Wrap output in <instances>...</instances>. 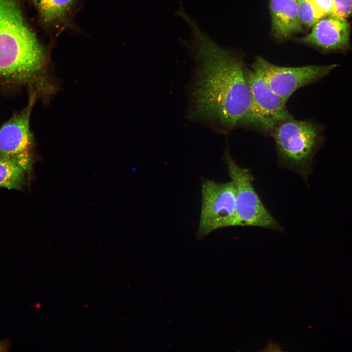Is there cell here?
I'll return each instance as SVG.
<instances>
[{"label":"cell","instance_id":"obj_1","mask_svg":"<svg viewBox=\"0 0 352 352\" xmlns=\"http://www.w3.org/2000/svg\"><path fill=\"white\" fill-rule=\"evenodd\" d=\"M190 29L182 44L196 67L190 90V117L227 133L237 128L253 129L251 100L243 60L215 43L187 14Z\"/></svg>","mask_w":352,"mask_h":352},{"label":"cell","instance_id":"obj_2","mask_svg":"<svg viewBox=\"0 0 352 352\" xmlns=\"http://www.w3.org/2000/svg\"><path fill=\"white\" fill-rule=\"evenodd\" d=\"M48 52L23 16L20 0H0V80L44 92L54 83Z\"/></svg>","mask_w":352,"mask_h":352},{"label":"cell","instance_id":"obj_3","mask_svg":"<svg viewBox=\"0 0 352 352\" xmlns=\"http://www.w3.org/2000/svg\"><path fill=\"white\" fill-rule=\"evenodd\" d=\"M323 132L322 126L310 119L293 117L279 123L269 134L275 142L278 165L307 181L313 158L323 141Z\"/></svg>","mask_w":352,"mask_h":352},{"label":"cell","instance_id":"obj_4","mask_svg":"<svg viewBox=\"0 0 352 352\" xmlns=\"http://www.w3.org/2000/svg\"><path fill=\"white\" fill-rule=\"evenodd\" d=\"M224 161L236 189L235 226H256L282 231V226L265 208L253 185L249 169L239 166L226 150Z\"/></svg>","mask_w":352,"mask_h":352},{"label":"cell","instance_id":"obj_5","mask_svg":"<svg viewBox=\"0 0 352 352\" xmlns=\"http://www.w3.org/2000/svg\"><path fill=\"white\" fill-rule=\"evenodd\" d=\"M337 65L287 67L273 64L261 56L251 65L272 90L285 102L298 89L316 83L327 76Z\"/></svg>","mask_w":352,"mask_h":352},{"label":"cell","instance_id":"obj_6","mask_svg":"<svg viewBox=\"0 0 352 352\" xmlns=\"http://www.w3.org/2000/svg\"><path fill=\"white\" fill-rule=\"evenodd\" d=\"M236 189L230 181L201 183V206L197 238L200 239L221 228L235 226Z\"/></svg>","mask_w":352,"mask_h":352},{"label":"cell","instance_id":"obj_7","mask_svg":"<svg viewBox=\"0 0 352 352\" xmlns=\"http://www.w3.org/2000/svg\"><path fill=\"white\" fill-rule=\"evenodd\" d=\"M36 96L32 92L26 107L0 127V158L16 162L26 172L32 162L34 138L30 117Z\"/></svg>","mask_w":352,"mask_h":352},{"label":"cell","instance_id":"obj_8","mask_svg":"<svg viewBox=\"0 0 352 352\" xmlns=\"http://www.w3.org/2000/svg\"><path fill=\"white\" fill-rule=\"evenodd\" d=\"M245 75L251 96L253 130L269 135L277 125L293 116L286 103L257 73L245 67Z\"/></svg>","mask_w":352,"mask_h":352},{"label":"cell","instance_id":"obj_9","mask_svg":"<svg viewBox=\"0 0 352 352\" xmlns=\"http://www.w3.org/2000/svg\"><path fill=\"white\" fill-rule=\"evenodd\" d=\"M350 32L346 19L327 16L314 24L310 33L301 41L324 52H344L350 47Z\"/></svg>","mask_w":352,"mask_h":352},{"label":"cell","instance_id":"obj_10","mask_svg":"<svg viewBox=\"0 0 352 352\" xmlns=\"http://www.w3.org/2000/svg\"><path fill=\"white\" fill-rule=\"evenodd\" d=\"M82 0H31L40 21L53 33L71 27Z\"/></svg>","mask_w":352,"mask_h":352},{"label":"cell","instance_id":"obj_11","mask_svg":"<svg viewBox=\"0 0 352 352\" xmlns=\"http://www.w3.org/2000/svg\"><path fill=\"white\" fill-rule=\"evenodd\" d=\"M272 30L275 38L283 40L302 32L298 0H269Z\"/></svg>","mask_w":352,"mask_h":352},{"label":"cell","instance_id":"obj_12","mask_svg":"<svg viewBox=\"0 0 352 352\" xmlns=\"http://www.w3.org/2000/svg\"><path fill=\"white\" fill-rule=\"evenodd\" d=\"M25 172L16 162L0 158V187L20 189L24 182Z\"/></svg>","mask_w":352,"mask_h":352},{"label":"cell","instance_id":"obj_13","mask_svg":"<svg viewBox=\"0 0 352 352\" xmlns=\"http://www.w3.org/2000/svg\"><path fill=\"white\" fill-rule=\"evenodd\" d=\"M299 20L303 25L312 27L324 18L315 7L312 0H298Z\"/></svg>","mask_w":352,"mask_h":352},{"label":"cell","instance_id":"obj_14","mask_svg":"<svg viewBox=\"0 0 352 352\" xmlns=\"http://www.w3.org/2000/svg\"><path fill=\"white\" fill-rule=\"evenodd\" d=\"M352 15V0H333L331 16L347 19Z\"/></svg>","mask_w":352,"mask_h":352},{"label":"cell","instance_id":"obj_15","mask_svg":"<svg viewBox=\"0 0 352 352\" xmlns=\"http://www.w3.org/2000/svg\"><path fill=\"white\" fill-rule=\"evenodd\" d=\"M318 11L323 17L331 16L333 10V0H312Z\"/></svg>","mask_w":352,"mask_h":352}]
</instances>
